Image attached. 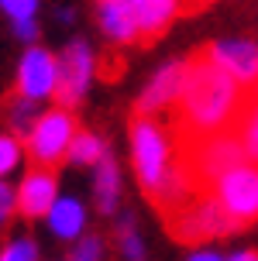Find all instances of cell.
Wrapping results in <instances>:
<instances>
[{"label":"cell","instance_id":"1","mask_svg":"<svg viewBox=\"0 0 258 261\" xmlns=\"http://www.w3.org/2000/svg\"><path fill=\"white\" fill-rule=\"evenodd\" d=\"M245 86L234 83L224 69L210 62L203 52L190 59L179 103L172 107V141L190 144L220 130H231L238 114L245 110Z\"/></svg>","mask_w":258,"mask_h":261},{"label":"cell","instance_id":"2","mask_svg":"<svg viewBox=\"0 0 258 261\" xmlns=\"http://www.w3.org/2000/svg\"><path fill=\"white\" fill-rule=\"evenodd\" d=\"M131 162H134V175H138L145 196L162 210V217L196 196L179 169L172 130H166L155 117L131 120Z\"/></svg>","mask_w":258,"mask_h":261},{"label":"cell","instance_id":"3","mask_svg":"<svg viewBox=\"0 0 258 261\" xmlns=\"http://www.w3.org/2000/svg\"><path fill=\"white\" fill-rule=\"evenodd\" d=\"M176 151H179V169L186 175V182L193 186L196 196L214 193V186L227 172L248 162L234 127L210 134V138H200V141H190V144H176Z\"/></svg>","mask_w":258,"mask_h":261},{"label":"cell","instance_id":"4","mask_svg":"<svg viewBox=\"0 0 258 261\" xmlns=\"http://www.w3.org/2000/svg\"><path fill=\"white\" fill-rule=\"evenodd\" d=\"M166 227L179 244H203V241H214V237H224V234H234L238 230L234 220L227 217V210L220 206V199L214 193L193 196L179 210L166 213Z\"/></svg>","mask_w":258,"mask_h":261},{"label":"cell","instance_id":"5","mask_svg":"<svg viewBox=\"0 0 258 261\" xmlns=\"http://www.w3.org/2000/svg\"><path fill=\"white\" fill-rule=\"evenodd\" d=\"M76 134L79 130H76L73 110H65V107L45 110V114L35 120L31 134L25 138L31 165H38V169H55L62 158H69V148H73V141H76Z\"/></svg>","mask_w":258,"mask_h":261},{"label":"cell","instance_id":"6","mask_svg":"<svg viewBox=\"0 0 258 261\" xmlns=\"http://www.w3.org/2000/svg\"><path fill=\"white\" fill-rule=\"evenodd\" d=\"M214 196L220 199V206L227 210V217L234 220V227H251L258 220V169L255 165H238L231 169L217 186Z\"/></svg>","mask_w":258,"mask_h":261},{"label":"cell","instance_id":"7","mask_svg":"<svg viewBox=\"0 0 258 261\" xmlns=\"http://www.w3.org/2000/svg\"><path fill=\"white\" fill-rule=\"evenodd\" d=\"M93 72H97V59H93L90 45H86L83 38L69 41L65 52H62V59H59V86H55V100H59L65 110H73V107L86 96Z\"/></svg>","mask_w":258,"mask_h":261},{"label":"cell","instance_id":"8","mask_svg":"<svg viewBox=\"0 0 258 261\" xmlns=\"http://www.w3.org/2000/svg\"><path fill=\"white\" fill-rule=\"evenodd\" d=\"M186 69H190V59H172L166 62L152 79L148 86L142 90L138 103H134V117H155L162 110H172L179 103V93H182V83H186Z\"/></svg>","mask_w":258,"mask_h":261},{"label":"cell","instance_id":"9","mask_svg":"<svg viewBox=\"0 0 258 261\" xmlns=\"http://www.w3.org/2000/svg\"><path fill=\"white\" fill-rule=\"evenodd\" d=\"M55 86H59V59L45 48H28L21 55V65H17V100H31L38 103L45 96H55Z\"/></svg>","mask_w":258,"mask_h":261},{"label":"cell","instance_id":"10","mask_svg":"<svg viewBox=\"0 0 258 261\" xmlns=\"http://www.w3.org/2000/svg\"><path fill=\"white\" fill-rule=\"evenodd\" d=\"M203 55L217 65V69H224L234 83H241V86L258 83V41L255 38L210 41V45L203 48Z\"/></svg>","mask_w":258,"mask_h":261},{"label":"cell","instance_id":"11","mask_svg":"<svg viewBox=\"0 0 258 261\" xmlns=\"http://www.w3.org/2000/svg\"><path fill=\"white\" fill-rule=\"evenodd\" d=\"M55 203H59V179H55V172L31 165L25 172L21 186H17V213L28 217V220H38V217H49Z\"/></svg>","mask_w":258,"mask_h":261},{"label":"cell","instance_id":"12","mask_svg":"<svg viewBox=\"0 0 258 261\" xmlns=\"http://www.w3.org/2000/svg\"><path fill=\"white\" fill-rule=\"evenodd\" d=\"M128 7L138 28V41H155L186 11V0H128Z\"/></svg>","mask_w":258,"mask_h":261},{"label":"cell","instance_id":"13","mask_svg":"<svg viewBox=\"0 0 258 261\" xmlns=\"http://www.w3.org/2000/svg\"><path fill=\"white\" fill-rule=\"evenodd\" d=\"M97 21H100V31L110 38V45L138 41V28H134L128 0H97Z\"/></svg>","mask_w":258,"mask_h":261},{"label":"cell","instance_id":"14","mask_svg":"<svg viewBox=\"0 0 258 261\" xmlns=\"http://www.w3.org/2000/svg\"><path fill=\"white\" fill-rule=\"evenodd\" d=\"M49 227L55 237H62V241H73L86 230V210L79 203L76 196H62L49 213Z\"/></svg>","mask_w":258,"mask_h":261},{"label":"cell","instance_id":"15","mask_svg":"<svg viewBox=\"0 0 258 261\" xmlns=\"http://www.w3.org/2000/svg\"><path fill=\"white\" fill-rule=\"evenodd\" d=\"M93 199H97V210L100 213H114L117 210V199H121V172H117V162L110 155L100 158V165H97Z\"/></svg>","mask_w":258,"mask_h":261},{"label":"cell","instance_id":"16","mask_svg":"<svg viewBox=\"0 0 258 261\" xmlns=\"http://www.w3.org/2000/svg\"><path fill=\"white\" fill-rule=\"evenodd\" d=\"M234 134L241 141V151H245L248 165L258 169V100H248L245 103V110L234 120Z\"/></svg>","mask_w":258,"mask_h":261},{"label":"cell","instance_id":"17","mask_svg":"<svg viewBox=\"0 0 258 261\" xmlns=\"http://www.w3.org/2000/svg\"><path fill=\"white\" fill-rule=\"evenodd\" d=\"M100 158H107V144H103L100 134H93V130H83L76 134V141L69 148V162L73 165H100Z\"/></svg>","mask_w":258,"mask_h":261},{"label":"cell","instance_id":"18","mask_svg":"<svg viewBox=\"0 0 258 261\" xmlns=\"http://www.w3.org/2000/svg\"><path fill=\"white\" fill-rule=\"evenodd\" d=\"M117 244H121V258L124 261H145V244H142V234L134 227V217H121L117 220Z\"/></svg>","mask_w":258,"mask_h":261},{"label":"cell","instance_id":"19","mask_svg":"<svg viewBox=\"0 0 258 261\" xmlns=\"http://www.w3.org/2000/svg\"><path fill=\"white\" fill-rule=\"evenodd\" d=\"M25 158V148L14 134H0V179H7Z\"/></svg>","mask_w":258,"mask_h":261},{"label":"cell","instance_id":"20","mask_svg":"<svg viewBox=\"0 0 258 261\" xmlns=\"http://www.w3.org/2000/svg\"><path fill=\"white\" fill-rule=\"evenodd\" d=\"M38 117H41V114L35 110V103H31V100H17V103H14V110H11V127H14V138H28Z\"/></svg>","mask_w":258,"mask_h":261},{"label":"cell","instance_id":"21","mask_svg":"<svg viewBox=\"0 0 258 261\" xmlns=\"http://www.w3.org/2000/svg\"><path fill=\"white\" fill-rule=\"evenodd\" d=\"M0 261H38V248H35V241L17 237V241H11L0 251Z\"/></svg>","mask_w":258,"mask_h":261},{"label":"cell","instance_id":"22","mask_svg":"<svg viewBox=\"0 0 258 261\" xmlns=\"http://www.w3.org/2000/svg\"><path fill=\"white\" fill-rule=\"evenodd\" d=\"M0 11L7 14L14 24L17 21H31L35 11H38V0H0Z\"/></svg>","mask_w":258,"mask_h":261},{"label":"cell","instance_id":"23","mask_svg":"<svg viewBox=\"0 0 258 261\" xmlns=\"http://www.w3.org/2000/svg\"><path fill=\"white\" fill-rule=\"evenodd\" d=\"M100 258H103L100 237H83L76 248H73V254H69V261H100Z\"/></svg>","mask_w":258,"mask_h":261},{"label":"cell","instance_id":"24","mask_svg":"<svg viewBox=\"0 0 258 261\" xmlns=\"http://www.w3.org/2000/svg\"><path fill=\"white\" fill-rule=\"evenodd\" d=\"M14 210H17V193H14L11 186L0 179V227L11 220V213H14Z\"/></svg>","mask_w":258,"mask_h":261},{"label":"cell","instance_id":"25","mask_svg":"<svg viewBox=\"0 0 258 261\" xmlns=\"http://www.w3.org/2000/svg\"><path fill=\"white\" fill-rule=\"evenodd\" d=\"M14 35L31 45V41L38 38V21H35V17H31V21H17V24H14Z\"/></svg>","mask_w":258,"mask_h":261},{"label":"cell","instance_id":"26","mask_svg":"<svg viewBox=\"0 0 258 261\" xmlns=\"http://www.w3.org/2000/svg\"><path fill=\"white\" fill-rule=\"evenodd\" d=\"M121 69H124V62H121V59H103V62H100L103 79H121Z\"/></svg>","mask_w":258,"mask_h":261},{"label":"cell","instance_id":"27","mask_svg":"<svg viewBox=\"0 0 258 261\" xmlns=\"http://www.w3.org/2000/svg\"><path fill=\"white\" fill-rule=\"evenodd\" d=\"M227 261H258V251H234Z\"/></svg>","mask_w":258,"mask_h":261},{"label":"cell","instance_id":"28","mask_svg":"<svg viewBox=\"0 0 258 261\" xmlns=\"http://www.w3.org/2000/svg\"><path fill=\"white\" fill-rule=\"evenodd\" d=\"M190 261H224V258H220V254H214V251H196Z\"/></svg>","mask_w":258,"mask_h":261},{"label":"cell","instance_id":"29","mask_svg":"<svg viewBox=\"0 0 258 261\" xmlns=\"http://www.w3.org/2000/svg\"><path fill=\"white\" fill-rule=\"evenodd\" d=\"M203 4H210V0H186V7H203Z\"/></svg>","mask_w":258,"mask_h":261},{"label":"cell","instance_id":"30","mask_svg":"<svg viewBox=\"0 0 258 261\" xmlns=\"http://www.w3.org/2000/svg\"><path fill=\"white\" fill-rule=\"evenodd\" d=\"M255 100H258V83H255Z\"/></svg>","mask_w":258,"mask_h":261}]
</instances>
